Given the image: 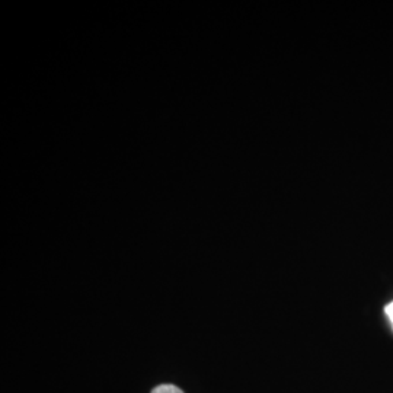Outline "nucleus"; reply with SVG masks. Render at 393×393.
Masks as SVG:
<instances>
[{"instance_id":"obj_1","label":"nucleus","mask_w":393,"mask_h":393,"mask_svg":"<svg viewBox=\"0 0 393 393\" xmlns=\"http://www.w3.org/2000/svg\"><path fill=\"white\" fill-rule=\"evenodd\" d=\"M385 313L387 315L390 323H392V328H393V302L389 303L386 308H385Z\"/></svg>"}]
</instances>
